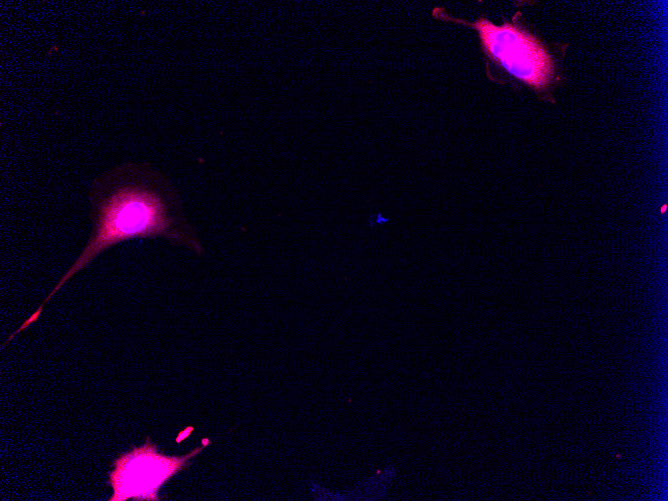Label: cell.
<instances>
[{
	"mask_svg": "<svg viewBox=\"0 0 668 501\" xmlns=\"http://www.w3.org/2000/svg\"><path fill=\"white\" fill-rule=\"evenodd\" d=\"M88 202L91 232L84 248L18 333L38 320L44 305L67 281L115 245L162 239L196 255L204 252L178 190L149 162L126 161L104 170L92 180Z\"/></svg>",
	"mask_w": 668,
	"mask_h": 501,
	"instance_id": "6da1fadb",
	"label": "cell"
},
{
	"mask_svg": "<svg viewBox=\"0 0 668 501\" xmlns=\"http://www.w3.org/2000/svg\"><path fill=\"white\" fill-rule=\"evenodd\" d=\"M470 25L478 31L487 55L510 75L537 89L549 83L553 61L534 36L512 24L495 25L487 19Z\"/></svg>",
	"mask_w": 668,
	"mask_h": 501,
	"instance_id": "7a4b0ae2",
	"label": "cell"
},
{
	"mask_svg": "<svg viewBox=\"0 0 668 501\" xmlns=\"http://www.w3.org/2000/svg\"><path fill=\"white\" fill-rule=\"evenodd\" d=\"M203 448H196L180 457L165 456L147 439L143 446L133 448L113 462L115 469L109 473V483L114 492L109 500H159V488L185 469L189 460Z\"/></svg>",
	"mask_w": 668,
	"mask_h": 501,
	"instance_id": "3957f363",
	"label": "cell"
}]
</instances>
